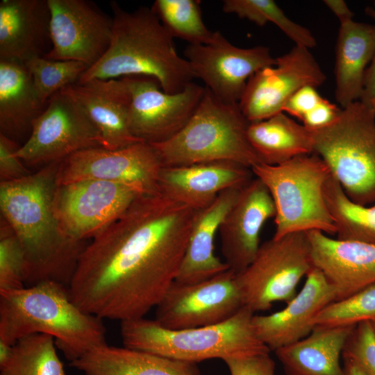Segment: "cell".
I'll return each mask as SVG.
<instances>
[{
	"mask_svg": "<svg viewBox=\"0 0 375 375\" xmlns=\"http://www.w3.org/2000/svg\"><path fill=\"white\" fill-rule=\"evenodd\" d=\"M51 12V50L44 56L74 60L89 67L107 51L112 19L85 0H47Z\"/></svg>",
	"mask_w": 375,
	"mask_h": 375,
	"instance_id": "17",
	"label": "cell"
},
{
	"mask_svg": "<svg viewBox=\"0 0 375 375\" xmlns=\"http://www.w3.org/2000/svg\"><path fill=\"white\" fill-rule=\"evenodd\" d=\"M247 138L261 162L269 165L313 153L311 131L283 112L249 123Z\"/></svg>",
	"mask_w": 375,
	"mask_h": 375,
	"instance_id": "29",
	"label": "cell"
},
{
	"mask_svg": "<svg viewBox=\"0 0 375 375\" xmlns=\"http://www.w3.org/2000/svg\"><path fill=\"white\" fill-rule=\"evenodd\" d=\"M355 326H315L306 337L275 354L287 375H344L340 358Z\"/></svg>",
	"mask_w": 375,
	"mask_h": 375,
	"instance_id": "27",
	"label": "cell"
},
{
	"mask_svg": "<svg viewBox=\"0 0 375 375\" xmlns=\"http://www.w3.org/2000/svg\"><path fill=\"white\" fill-rule=\"evenodd\" d=\"M344 375H367L356 364L349 361L344 360Z\"/></svg>",
	"mask_w": 375,
	"mask_h": 375,
	"instance_id": "44",
	"label": "cell"
},
{
	"mask_svg": "<svg viewBox=\"0 0 375 375\" xmlns=\"http://www.w3.org/2000/svg\"><path fill=\"white\" fill-rule=\"evenodd\" d=\"M131 96L129 124L140 140L155 144L167 140L189 121L200 101L205 87L193 82L176 93L164 92L153 77L122 78Z\"/></svg>",
	"mask_w": 375,
	"mask_h": 375,
	"instance_id": "14",
	"label": "cell"
},
{
	"mask_svg": "<svg viewBox=\"0 0 375 375\" xmlns=\"http://www.w3.org/2000/svg\"><path fill=\"white\" fill-rule=\"evenodd\" d=\"M370 106V108L372 109L375 114V98L370 101L369 104H367Z\"/></svg>",
	"mask_w": 375,
	"mask_h": 375,
	"instance_id": "45",
	"label": "cell"
},
{
	"mask_svg": "<svg viewBox=\"0 0 375 375\" xmlns=\"http://www.w3.org/2000/svg\"><path fill=\"white\" fill-rule=\"evenodd\" d=\"M163 168L155 148L140 142L110 150L94 147L76 152L62 160L57 185L94 179L130 186L141 194L160 192L159 178Z\"/></svg>",
	"mask_w": 375,
	"mask_h": 375,
	"instance_id": "12",
	"label": "cell"
},
{
	"mask_svg": "<svg viewBox=\"0 0 375 375\" xmlns=\"http://www.w3.org/2000/svg\"><path fill=\"white\" fill-rule=\"evenodd\" d=\"M324 196L336 227V239L375 245V203L354 202L332 175L324 186Z\"/></svg>",
	"mask_w": 375,
	"mask_h": 375,
	"instance_id": "30",
	"label": "cell"
},
{
	"mask_svg": "<svg viewBox=\"0 0 375 375\" xmlns=\"http://www.w3.org/2000/svg\"><path fill=\"white\" fill-rule=\"evenodd\" d=\"M70 365L85 375H201L196 363L128 347H97Z\"/></svg>",
	"mask_w": 375,
	"mask_h": 375,
	"instance_id": "28",
	"label": "cell"
},
{
	"mask_svg": "<svg viewBox=\"0 0 375 375\" xmlns=\"http://www.w3.org/2000/svg\"><path fill=\"white\" fill-rule=\"evenodd\" d=\"M47 0H1L0 60L24 62L51 48Z\"/></svg>",
	"mask_w": 375,
	"mask_h": 375,
	"instance_id": "23",
	"label": "cell"
},
{
	"mask_svg": "<svg viewBox=\"0 0 375 375\" xmlns=\"http://www.w3.org/2000/svg\"><path fill=\"white\" fill-rule=\"evenodd\" d=\"M0 375H66L54 338L37 333L24 337L12 346L0 365Z\"/></svg>",
	"mask_w": 375,
	"mask_h": 375,
	"instance_id": "31",
	"label": "cell"
},
{
	"mask_svg": "<svg viewBox=\"0 0 375 375\" xmlns=\"http://www.w3.org/2000/svg\"><path fill=\"white\" fill-rule=\"evenodd\" d=\"M341 111L342 108L322 97L317 106L303 117L302 124L310 131L325 128L338 117Z\"/></svg>",
	"mask_w": 375,
	"mask_h": 375,
	"instance_id": "41",
	"label": "cell"
},
{
	"mask_svg": "<svg viewBox=\"0 0 375 375\" xmlns=\"http://www.w3.org/2000/svg\"><path fill=\"white\" fill-rule=\"evenodd\" d=\"M324 3L337 17L340 24L353 19V12L343 0H324Z\"/></svg>",
	"mask_w": 375,
	"mask_h": 375,
	"instance_id": "43",
	"label": "cell"
},
{
	"mask_svg": "<svg viewBox=\"0 0 375 375\" xmlns=\"http://www.w3.org/2000/svg\"><path fill=\"white\" fill-rule=\"evenodd\" d=\"M270 353L224 360L230 375H275V362Z\"/></svg>",
	"mask_w": 375,
	"mask_h": 375,
	"instance_id": "39",
	"label": "cell"
},
{
	"mask_svg": "<svg viewBox=\"0 0 375 375\" xmlns=\"http://www.w3.org/2000/svg\"><path fill=\"white\" fill-rule=\"evenodd\" d=\"M241 188L221 192L208 207L198 210L176 281L195 283L229 269L214 253L215 235Z\"/></svg>",
	"mask_w": 375,
	"mask_h": 375,
	"instance_id": "24",
	"label": "cell"
},
{
	"mask_svg": "<svg viewBox=\"0 0 375 375\" xmlns=\"http://www.w3.org/2000/svg\"><path fill=\"white\" fill-rule=\"evenodd\" d=\"M25 256L22 245L9 224L1 217L0 290L25 287Z\"/></svg>",
	"mask_w": 375,
	"mask_h": 375,
	"instance_id": "36",
	"label": "cell"
},
{
	"mask_svg": "<svg viewBox=\"0 0 375 375\" xmlns=\"http://www.w3.org/2000/svg\"><path fill=\"white\" fill-rule=\"evenodd\" d=\"M19 145L0 134V179L2 181L18 180L31 173L17 156Z\"/></svg>",
	"mask_w": 375,
	"mask_h": 375,
	"instance_id": "38",
	"label": "cell"
},
{
	"mask_svg": "<svg viewBox=\"0 0 375 375\" xmlns=\"http://www.w3.org/2000/svg\"><path fill=\"white\" fill-rule=\"evenodd\" d=\"M314 266L335 287L338 300L375 283V245L307 232Z\"/></svg>",
	"mask_w": 375,
	"mask_h": 375,
	"instance_id": "22",
	"label": "cell"
},
{
	"mask_svg": "<svg viewBox=\"0 0 375 375\" xmlns=\"http://www.w3.org/2000/svg\"><path fill=\"white\" fill-rule=\"evenodd\" d=\"M365 13L375 19V10L372 7H367ZM375 98V56L370 63L365 74L364 90L361 101L369 104Z\"/></svg>",
	"mask_w": 375,
	"mask_h": 375,
	"instance_id": "42",
	"label": "cell"
},
{
	"mask_svg": "<svg viewBox=\"0 0 375 375\" xmlns=\"http://www.w3.org/2000/svg\"><path fill=\"white\" fill-rule=\"evenodd\" d=\"M307 232H294L262 243L250 265L235 275L244 306L253 313L288 303L314 267Z\"/></svg>",
	"mask_w": 375,
	"mask_h": 375,
	"instance_id": "9",
	"label": "cell"
},
{
	"mask_svg": "<svg viewBox=\"0 0 375 375\" xmlns=\"http://www.w3.org/2000/svg\"><path fill=\"white\" fill-rule=\"evenodd\" d=\"M372 8L375 10V1H374V3H373V6H372Z\"/></svg>",
	"mask_w": 375,
	"mask_h": 375,
	"instance_id": "46",
	"label": "cell"
},
{
	"mask_svg": "<svg viewBox=\"0 0 375 375\" xmlns=\"http://www.w3.org/2000/svg\"><path fill=\"white\" fill-rule=\"evenodd\" d=\"M342 357L356 364L367 375H375V326L372 322H362L354 326Z\"/></svg>",
	"mask_w": 375,
	"mask_h": 375,
	"instance_id": "37",
	"label": "cell"
},
{
	"mask_svg": "<svg viewBox=\"0 0 375 375\" xmlns=\"http://www.w3.org/2000/svg\"><path fill=\"white\" fill-rule=\"evenodd\" d=\"M335 53V99L344 108L360 101L366 72L375 56V24H340Z\"/></svg>",
	"mask_w": 375,
	"mask_h": 375,
	"instance_id": "26",
	"label": "cell"
},
{
	"mask_svg": "<svg viewBox=\"0 0 375 375\" xmlns=\"http://www.w3.org/2000/svg\"><path fill=\"white\" fill-rule=\"evenodd\" d=\"M249 122L238 103H226L205 88L187 124L166 141L151 144L163 167L227 161L249 169L262 163L247 138Z\"/></svg>",
	"mask_w": 375,
	"mask_h": 375,
	"instance_id": "6",
	"label": "cell"
},
{
	"mask_svg": "<svg viewBox=\"0 0 375 375\" xmlns=\"http://www.w3.org/2000/svg\"><path fill=\"white\" fill-rule=\"evenodd\" d=\"M33 81L37 92L44 103L56 93L77 83L90 67L74 60H54L34 57L24 62Z\"/></svg>",
	"mask_w": 375,
	"mask_h": 375,
	"instance_id": "34",
	"label": "cell"
},
{
	"mask_svg": "<svg viewBox=\"0 0 375 375\" xmlns=\"http://www.w3.org/2000/svg\"><path fill=\"white\" fill-rule=\"evenodd\" d=\"M141 195L124 184L83 180L57 185L53 208L63 233L71 240L85 242L117 219Z\"/></svg>",
	"mask_w": 375,
	"mask_h": 375,
	"instance_id": "10",
	"label": "cell"
},
{
	"mask_svg": "<svg viewBox=\"0 0 375 375\" xmlns=\"http://www.w3.org/2000/svg\"><path fill=\"white\" fill-rule=\"evenodd\" d=\"M251 169L227 161L163 167L160 192L196 210L210 206L219 194L242 188L253 178Z\"/></svg>",
	"mask_w": 375,
	"mask_h": 375,
	"instance_id": "21",
	"label": "cell"
},
{
	"mask_svg": "<svg viewBox=\"0 0 375 375\" xmlns=\"http://www.w3.org/2000/svg\"><path fill=\"white\" fill-rule=\"evenodd\" d=\"M200 4L198 0H156L151 8L173 38L205 44L212 41L215 31L203 23Z\"/></svg>",
	"mask_w": 375,
	"mask_h": 375,
	"instance_id": "32",
	"label": "cell"
},
{
	"mask_svg": "<svg viewBox=\"0 0 375 375\" xmlns=\"http://www.w3.org/2000/svg\"><path fill=\"white\" fill-rule=\"evenodd\" d=\"M374 326H375V324H374Z\"/></svg>",
	"mask_w": 375,
	"mask_h": 375,
	"instance_id": "47",
	"label": "cell"
},
{
	"mask_svg": "<svg viewBox=\"0 0 375 375\" xmlns=\"http://www.w3.org/2000/svg\"><path fill=\"white\" fill-rule=\"evenodd\" d=\"M313 153L354 202L375 203V114L361 101L342 108L328 126L310 131Z\"/></svg>",
	"mask_w": 375,
	"mask_h": 375,
	"instance_id": "8",
	"label": "cell"
},
{
	"mask_svg": "<svg viewBox=\"0 0 375 375\" xmlns=\"http://www.w3.org/2000/svg\"><path fill=\"white\" fill-rule=\"evenodd\" d=\"M317 88L305 86L297 91L287 101L283 112L300 121L313 109L322 99Z\"/></svg>",
	"mask_w": 375,
	"mask_h": 375,
	"instance_id": "40",
	"label": "cell"
},
{
	"mask_svg": "<svg viewBox=\"0 0 375 375\" xmlns=\"http://www.w3.org/2000/svg\"><path fill=\"white\" fill-rule=\"evenodd\" d=\"M255 315L243 306L228 319L214 325L173 330L144 317L120 322L124 347L197 364L270 353L252 325Z\"/></svg>",
	"mask_w": 375,
	"mask_h": 375,
	"instance_id": "5",
	"label": "cell"
},
{
	"mask_svg": "<svg viewBox=\"0 0 375 375\" xmlns=\"http://www.w3.org/2000/svg\"><path fill=\"white\" fill-rule=\"evenodd\" d=\"M110 45L103 56L81 76L78 83L94 79L151 76L167 93L183 90L195 78L188 61L176 52L173 38L151 8L126 11L115 1Z\"/></svg>",
	"mask_w": 375,
	"mask_h": 375,
	"instance_id": "4",
	"label": "cell"
},
{
	"mask_svg": "<svg viewBox=\"0 0 375 375\" xmlns=\"http://www.w3.org/2000/svg\"><path fill=\"white\" fill-rule=\"evenodd\" d=\"M222 10L247 19L259 26L271 22L293 41L296 46L313 48L317 41L306 27L293 22L272 0H225Z\"/></svg>",
	"mask_w": 375,
	"mask_h": 375,
	"instance_id": "33",
	"label": "cell"
},
{
	"mask_svg": "<svg viewBox=\"0 0 375 375\" xmlns=\"http://www.w3.org/2000/svg\"><path fill=\"white\" fill-rule=\"evenodd\" d=\"M362 322L375 324V283L324 307L314 318L315 326H350Z\"/></svg>",
	"mask_w": 375,
	"mask_h": 375,
	"instance_id": "35",
	"label": "cell"
},
{
	"mask_svg": "<svg viewBox=\"0 0 375 375\" xmlns=\"http://www.w3.org/2000/svg\"><path fill=\"white\" fill-rule=\"evenodd\" d=\"M60 161L22 178L0 182L1 217L11 227L23 249L25 287L45 281L68 287L87 245L67 238L53 212Z\"/></svg>",
	"mask_w": 375,
	"mask_h": 375,
	"instance_id": "2",
	"label": "cell"
},
{
	"mask_svg": "<svg viewBox=\"0 0 375 375\" xmlns=\"http://www.w3.org/2000/svg\"><path fill=\"white\" fill-rule=\"evenodd\" d=\"M235 275L228 269L199 283L175 281L156 306L154 320L164 328L178 330L228 319L244 306Z\"/></svg>",
	"mask_w": 375,
	"mask_h": 375,
	"instance_id": "13",
	"label": "cell"
},
{
	"mask_svg": "<svg viewBox=\"0 0 375 375\" xmlns=\"http://www.w3.org/2000/svg\"><path fill=\"white\" fill-rule=\"evenodd\" d=\"M106 332L103 319L80 308L58 282L0 290V341L9 345L33 334L49 335L71 362L106 344Z\"/></svg>",
	"mask_w": 375,
	"mask_h": 375,
	"instance_id": "3",
	"label": "cell"
},
{
	"mask_svg": "<svg viewBox=\"0 0 375 375\" xmlns=\"http://www.w3.org/2000/svg\"><path fill=\"white\" fill-rule=\"evenodd\" d=\"M251 169L265 185L274 203V238L310 231L336 234L324 196V186L331 173L319 156L303 155L276 165L260 163Z\"/></svg>",
	"mask_w": 375,
	"mask_h": 375,
	"instance_id": "7",
	"label": "cell"
},
{
	"mask_svg": "<svg viewBox=\"0 0 375 375\" xmlns=\"http://www.w3.org/2000/svg\"><path fill=\"white\" fill-rule=\"evenodd\" d=\"M275 215L272 196L259 178L241 188L219 228L224 261L229 269L237 274L250 265L261 244L262 228Z\"/></svg>",
	"mask_w": 375,
	"mask_h": 375,
	"instance_id": "18",
	"label": "cell"
},
{
	"mask_svg": "<svg viewBox=\"0 0 375 375\" xmlns=\"http://www.w3.org/2000/svg\"><path fill=\"white\" fill-rule=\"evenodd\" d=\"M47 104L24 62L0 60V134L22 146Z\"/></svg>",
	"mask_w": 375,
	"mask_h": 375,
	"instance_id": "25",
	"label": "cell"
},
{
	"mask_svg": "<svg viewBox=\"0 0 375 375\" xmlns=\"http://www.w3.org/2000/svg\"><path fill=\"white\" fill-rule=\"evenodd\" d=\"M338 300L335 287L314 267L301 290L286 306L266 315H254L252 325L258 338L270 351L296 342L315 328L313 319L327 305Z\"/></svg>",
	"mask_w": 375,
	"mask_h": 375,
	"instance_id": "19",
	"label": "cell"
},
{
	"mask_svg": "<svg viewBox=\"0 0 375 375\" xmlns=\"http://www.w3.org/2000/svg\"><path fill=\"white\" fill-rule=\"evenodd\" d=\"M62 90L82 107L99 135L101 147L115 150L143 142L130 128L131 96L122 78L76 83Z\"/></svg>",
	"mask_w": 375,
	"mask_h": 375,
	"instance_id": "20",
	"label": "cell"
},
{
	"mask_svg": "<svg viewBox=\"0 0 375 375\" xmlns=\"http://www.w3.org/2000/svg\"><path fill=\"white\" fill-rule=\"evenodd\" d=\"M326 78L309 49L295 45L276 58L274 65L249 78L238 104L250 123L261 121L283 112L287 101L301 88H317Z\"/></svg>",
	"mask_w": 375,
	"mask_h": 375,
	"instance_id": "16",
	"label": "cell"
},
{
	"mask_svg": "<svg viewBox=\"0 0 375 375\" xmlns=\"http://www.w3.org/2000/svg\"><path fill=\"white\" fill-rule=\"evenodd\" d=\"M183 53L195 78L217 99L231 104L239 103L252 75L276 62L268 47H238L219 31L208 44H188Z\"/></svg>",
	"mask_w": 375,
	"mask_h": 375,
	"instance_id": "15",
	"label": "cell"
},
{
	"mask_svg": "<svg viewBox=\"0 0 375 375\" xmlns=\"http://www.w3.org/2000/svg\"><path fill=\"white\" fill-rule=\"evenodd\" d=\"M94 147H101L97 129L79 103L61 90L49 99L17 156L24 164L43 167Z\"/></svg>",
	"mask_w": 375,
	"mask_h": 375,
	"instance_id": "11",
	"label": "cell"
},
{
	"mask_svg": "<svg viewBox=\"0 0 375 375\" xmlns=\"http://www.w3.org/2000/svg\"><path fill=\"white\" fill-rule=\"evenodd\" d=\"M197 212L161 192L138 197L87 244L72 301L102 319L144 317L175 281Z\"/></svg>",
	"mask_w": 375,
	"mask_h": 375,
	"instance_id": "1",
	"label": "cell"
}]
</instances>
